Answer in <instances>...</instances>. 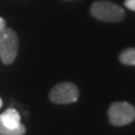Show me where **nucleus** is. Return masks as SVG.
Returning a JSON list of instances; mask_svg holds the SVG:
<instances>
[{
    "mask_svg": "<svg viewBox=\"0 0 135 135\" xmlns=\"http://www.w3.org/2000/svg\"><path fill=\"white\" fill-rule=\"evenodd\" d=\"M91 15L101 22L117 23L122 22L125 17V11L110 1H96L91 6Z\"/></svg>",
    "mask_w": 135,
    "mask_h": 135,
    "instance_id": "1",
    "label": "nucleus"
},
{
    "mask_svg": "<svg viewBox=\"0 0 135 135\" xmlns=\"http://www.w3.org/2000/svg\"><path fill=\"white\" fill-rule=\"evenodd\" d=\"M18 53V37L10 28L0 31V59L5 64H11Z\"/></svg>",
    "mask_w": 135,
    "mask_h": 135,
    "instance_id": "2",
    "label": "nucleus"
},
{
    "mask_svg": "<svg viewBox=\"0 0 135 135\" xmlns=\"http://www.w3.org/2000/svg\"><path fill=\"white\" fill-rule=\"evenodd\" d=\"M109 122L115 126L127 125L135 119V107L125 101H118L110 105L108 109Z\"/></svg>",
    "mask_w": 135,
    "mask_h": 135,
    "instance_id": "3",
    "label": "nucleus"
},
{
    "mask_svg": "<svg viewBox=\"0 0 135 135\" xmlns=\"http://www.w3.org/2000/svg\"><path fill=\"white\" fill-rule=\"evenodd\" d=\"M79 98V90L71 82H62L56 84L50 92V99L54 104H72Z\"/></svg>",
    "mask_w": 135,
    "mask_h": 135,
    "instance_id": "4",
    "label": "nucleus"
},
{
    "mask_svg": "<svg viewBox=\"0 0 135 135\" xmlns=\"http://www.w3.org/2000/svg\"><path fill=\"white\" fill-rule=\"evenodd\" d=\"M0 117H1L3 125H5L7 128L16 129V128H19L20 126H23V124L20 123L19 113L14 108H8L7 110H5L0 115Z\"/></svg>",
    "mask_w": 135,
    "mask_h": 135,
    "instance_id": "5",
    "label": "nucleus"
},
{
    "mask_svg": "<svg viewBox=\"0 0 135 135\" xmlns=\"http://www.w3.org/2000/svg\"><path fill=\"white\" fill-rule=\"evenodd\" d=\"M119 61L125 65H135V49H127L119 55Z\"/></svg>",
    "mask_w": 135,
    "mask_h": 135,
    "instance_id": "6",
    "label": "nucleus"
},
{
    "mask_svg": "<svg viewBox=\"0 0 135 135\" xmlns=\"http://www.w3.org/2000/svg\"><path fill=\"white\" fill-rule=\"evenodd\" d=\"M25 132H26V127H25L24 125L16 129L7 128L6 126L3 125L1 117H0V135H24Z\"/></svg>",
    "mask_w": 135,
    "mask_h": 135,
    "instance_id": "7",
    "label": "nucleus"
},
{
    "mask_svg": "<svg viewBox=\"0 0 135 135\" xmlns=\"http://www.w3.org/2000/svg\"><path fill=\"white\" fill-rule=\"evenodd\" d=\"M125 6H126V8H128L129 10L135 11V0H126Z\"/></svg>",
    "mask_w": 135,
    "mask_h": 135,
    "instance_id": "8",
    "label": "nucleus"
},
{
    "mask_svg": "<svg viewBox=\"0 0 135 135\" xmlns=\"http://www.w3.org/2000/svg\"><path fill=\"white\" fill-rule=\"evenodd\" d=\"M5 27H6V20L2 17H0V31H2Z\"/></svg>",
    "mask_w": 135,
    "mask_h": 135,
    "instance_id": "9",
    "label": "nucleus"
},
{
    "mask_svg": "<svg viewBox=\"0 0 135 135\" xmlns=\"http://www.w3.org/2000/svg\"><path fill=\"white\" fill-rule=\"evenodd\" d=\"M2 106V100H1V98H0V107Z\"/></svg>",
    "mask_w": 135,
    "mask_h": 135,
    "instance_id": "10",
    "label": "nucleus"
}]
</instances>
